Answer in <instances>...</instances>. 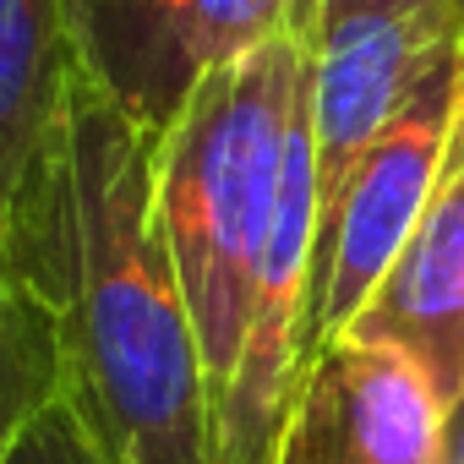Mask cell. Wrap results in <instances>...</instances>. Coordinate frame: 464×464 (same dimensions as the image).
<instances>
[{"mask_svg":"<svg viewBox=\"0 0 464 464\" xmlns=\"http://www.w3.org/2000/svg\"><path fill=\"white\" fill-rule=\"evenodd\" d=\"M88 82L153 137L191 93V0H66Z\"/></svg>","mask_w":464,"mask_h":464,"instance_id":"ba28073f","label":"cell"},{"mask_svg":"<svg viewBox=\"0 0 464 464\" xmlns=\"http://www.w3.org/2000/svg\"><path fill=\"white\" fill-rule=\"evenodd\" d=\"M437 464H464V393L442 410V437H437Z\"/></svg>","mask_w":464,"mask_h":464,"instance_id":"7c38bea8","label":"cell"},{"mask_svg":"<svg viewBox=\"0 0 464 464\" xmlns=\"http://www.w3.org/2000/svg\"><path fill=\"white\" fill-rule=\"evenodd\" d=\"M464 50L459 6H415V12H366L317 34L306 61V104H312V180H317V229L334 218L355 164L410 104L420 77ZM317 241V236H312Z\"/></svg>","mask_w":464,"mask_h":464,"instance_id":"5b68a950","label":"cell"},{"mask_svg":"<svg viewBox=\"0 0 464 464\" xmlns=\"http://www.w3.org/2000/svg\"><path fill=\"white\" fill-rule=\"evenodd\" d=\"M88 88L66 0H0V263L50 301L61 274L72 115Z\"/></svg>","mask_w":464,"mask_h":464,"instance_id":"3957f363","label":"cell"},{"mask_svg":"<svg viewBox=\"0 0 464 464\" xmlns=\"http://www.w3.org/2000/svg\"><path fill=\"white\" fill-rule=\"evenodd\" d=\"M6 464H110V459H104V448L93 442V431L82 426V415L72 410V399L55 393V399L23 426V437L12 442Z\"/></svg>","mask_w":464,"mask_h":464,"instance_id":"8fae6325","label":"cell"},{"mask_svg":"<svg viewBox=\"0 0 464 464\" xmlns=\"http://www.w3.org/2000/svg\"><path fill=\"white\" fill-rule=\"evenodd\" d=\"M317 17L323 0H191V28H186L191 77L257 55L290 34H306L317 44Z\"/></svg>","mask_w":464,"mask_h":464,"instance_id":"30bf717a","label":"cell"},{"mask_svg":"<svg viewBox=\"0 0 464 464\" xmlns=\"http://www.w3.org/2000/svg\"><path fill=\"white\" fill-rule=\"evenodd\" d=\"M306 61L312 39L290 34L257 55L202 72L153 148L159 224L202 339L213 404L236 372L252 290L279 218Z\"/></svg>","mask_w":464,"mask_h":464,"instance_id":"7a4b0ae2","label":"cell"},{"mask_svg":"<svg viewBox=\"0 0 464 464\" xmlns=\"http://www.w3.org/2000/svg\"><path fill=\"white\" fill-rule=\"evenodd\" d=\"M459 110H464V50L442 55L420 77L410 104L355 164L334 218L312 241V344L317 350L334 344L361 317V306L404 252L410 229L420 224L442 180Z\"/></svg>","mask_w":464,"mask_h":464,"instance_id":"277c9868","label":"cell"},{"mask_svg":"<svg viewBox=\"0 0 464 464\" xmlns=\"http://www.w3.org/2000/svg\"><path fill=\"white\" fill-rule=\"evenodd\" d=\"M339 339L404 350L437 388L442 410L464 393V110L420 224Z\"/></svg>","mask_w":464,"mask_h":464,"instance_id":"52a82bcc","label":"cell"},{"mask_svg":"<svg viewBox=\"0 0 464 464\" xmlns=\"http://www.w3.org/2000/svg\"><path fill=\"white\" fill-rule=\"evenodd\" d=\"M159 137L93 82L72 115L61 274V393L110 464H218L202 339L159 224Z\"/></svg>","mask_w":464,"mask_h":464,"instance_id":"6da1fadb","label":"cell"},{"mask_svg":"<svg viewBox=\"0 0 464 464\" xmlns=\"http://www.w3.org/2000/svg\"><path fill=\"white\" fill-rule=\"evenodd\" d=\"M442 399L426 372L366 339H334L312 355L279 464H437Z\"/></svg>","mask_w":464,"mask_h":464,"instance_id":"8992f818","label":"cell"},{"mask_svg":"<svg viewBox=\"0 0 464 464\" xmlns=\"http://www.w3.org/2000/svg\"><path fill=\"white\" fill-rule=\"evenodd\" d=\"M61 393V328L55 306L28 274L0 263V464L23 426Z\"/></svg>","mask_w":464,"mask_h":464,"instance_id":"9c48e42d","label":"cell"}]
</instances>
